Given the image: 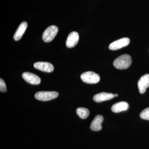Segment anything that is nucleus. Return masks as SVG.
<instances>
[{
  "instance_id": "obj_2",
  "label": "nucleus",
  "mask_w": 149,
  "mask_h": 149,
  "mask_svg": "<svg viewBox=\"0 0 149 149\" xmlns=\"http://www.w3.org/2000/svg\"><path fill=\"white\" fill-rule=\"evenodd\" d=\"M58 93L55 91H41L35 94V98L39 100L47 101L57 97Z\"/></svg>"
},
{
  "instance_id": "obj_12",
  "label": "nucleus",
  "mask_w": 149,
  "mask_h": 149,
  "mask_svg": "<svg viewBox=\"0 0 149 149\" xmlns=\"http://www.w3.org/2000/svg\"><path fill=\"white\" fill-rule=\"evenodd\" d=\"M27 27V23L26 22H22L14 35V39L15 41H18L22 37Z\"/></svg>"
},
{
  "instance_id": "obj_6",
  "label": "nucleus",
  "mask_w": 149,
  "mask_h": 149,
  "mask_svg": "<svg viewBox=\"0 0 149 149\" xmlns=\"http://www.w3.org/2000/svg\"><path fill=\"white\" fill-rule=\"evenodd\" d=\"M22 77L26 82L32 84L37 85L41 83V79L37 75L30 72H24L22 73Z\"/></svg>"
},
{
  "instance_id": "obj_17",
  "label": "nucleus",
  "mask_w": 149,
  "mask_h": 149,
  "mask_svg": "<svg viewBox=\"0 0 149 149\" xmlns=\"http://www.w3.org/2000/svg\"><path fill=\"white\" fill-rule=\"evenodd\" d=\"M115 97H118V94H115Z\"/></svg>"
},
{
  "instance_id": "obj_14",
  "label": "nucleus",
  "mask_w": 149,
  "mask_h": 149,
  "mask_svg": "<svg viewBox=\"0 0 149 149\" xmlns=\"http://www.w3.org/2000/svg\"><path fill=\"white\" fill-rule=\"evenodd\" d=\"M76 113L80 118L85 119L88 118L90 112L89 110L85 108L79 107L76 110Z\"/></svg>"
},
{
  "instance_id": "obj_3",
  "label": "nucleus",
  "mask_w": 149,
  "mask_h": 149,
  "mask_svg": "<svg viewBox=\"0 0 149 149\" xmlns=\"http://www.w3.org/2000/svg\"><path fill=\"white\" fill-rule=\"evenodd\" d=\"M81 80L84 83L88 84H95L100 81V76L98 74L93 71H88L81 74Z\"/></svg>"
},
{
  "instance_id": "obj_16",
  "label": "nucleus",
  "mask_w": 149,
  "mask_h": 149,
  "mask_svg": "<svg viewBox=\"0 0 149 149\" xmlns=\"http://www.w3.org/2000/svg\"><path fill=\"white\" fill-rule=\"evenodd\" d=\"M0 91L3 93H5L7 91L5 82L1 78L0 80Z\"/></svg>"
},
{
  "instance_id": "obj_8",
  "label": "nucleus",
  "mask_w": 149,
  "mask_h": 149,
  "mask_svg": "<svg viewBox=\"0 0 149 149\" xmlns=\"http://www.w3.org/2000/svg\"><path fill=\"white\" fill-rule=\"evenodd\" d=\"M34 66L36 69L45 72H52L54 70V67L52 64L50 63L46 62H38L35 63L34 65Z\"/></svg>"
},
{
  "instance_id": "obj_9",
  "label": "nucleus",
  "mask_w": 149,
  "mask_h": 149,
  "mask_svg": "<svg viewBox=\"0 0 149 149\" xmlns=\"http://www.w3.org/2000/svg\"><path fill=\"white\" fill-rule=\"evenodd\" d=\"M79 34L76 32H72L70 33L66 41V45L68 48H72L78 43L79 41Z\"/></svg>"
},
{
  "instance_id": "obj_5",
  "label": "nucleus",
  "mask_w": 149,
  "mask_h": 149,
  "mask_svg": "<svg viewBox=\"0 0 149 149\" xmlns=\"http://www.w3.org/2000/svg\"><path fill=\"white\" fill-rule=\"evenodd\" d=\"M130 42V39L128 37L121 38L112 42L109 48L111 50H116L128 46Z\"/></svg>"
},
{
  "instance_id": "obj_15",
  "label": "nucleus",
  "mask_w": 149,
  "mask_h": 149,
  "mask_svg": "<svg viewBox=\"0 0 149 149\" xmlns=\"http://www.w3.org/2000/svg\"><path fill=\"white\" fill-rule=\"evenodd\" d=\"M140 116L142 119L149 120V107L141 111Z\"/></svg>"
},
{
  "instance_id": "obj_4",
  "label": "nucleus",
  "mask_w": 149,
  "mask_h": 149,
  "mask_svg": "<svg viewBox=\"0 0 149 149\" xmlns=\"http://www.w3.org/2000/svg\"><path fill=\"white\" fill-rule=\"evenodd\" d=\"M58 28L55 25H51L46 29L42 35V39L46 42H49L53 40L58 32Z\"/></svg>"
},
{
  "instance_id": "obj_11",
  "label": "nucleus",
  "mask_w": 149,
  "mask_h": 149,
  "mask_svg": "<svg viewBox=\"0 0 149 149\" xmlns=\"http://www.w3.org/2000/svg\"><path fill=\"white\" fill-rule=\"evenodd\" d=\"M115 96L112 93H100L96 94L93 97V100L96 102H101L113 98Z\"/></svg>"
},
{
  "instance_id": "obj_7",
  "label": "nucleus",
  "mask_w": 149,
  "mask_h": 149,
  "mask_svg": "<svg viewBox=\"0 0 149 149\" xmlns=\"http://www.w3.org/2000/svg\"><path fill=\"white\" fill-rule=\"evenodd\" d=\"M139 92L143 94L149 87V74H144L140 78L138 83Z\"/></svg>"
},
{
  "instance_id": "obj_10",
  "label": "nucleus",
  "mask_w": 149,
  "mask_h": 149,
  "mask_svg": "<svg viewBox=\"0 0 149 149\" xmlns=\"http://www.w3.org/2000/svg\"><path fill=\"white\" fill-rule=\"evenodd\" d=\"M104 120V118L102 115L96 116L91 123L90 128L93 131H100L102 129V123Z\"/></svg>"
},
{
  "instance_id": "obj_13",
  "label": "nucleus",
  "mask_w": 149,
  "mask_h": 149,
  "mask_svg": "<svg viewBox=\"0 0 149 149\" xmlns=\"http://www.w3.org/2000/svg\"><path fill=\"white\" fill-rule=\"evenodd\" d=\"M129 107L128 103L125 102H120L114 104L112 106V111L114 113H119L120 112L127 110Z\"/></svg>"
},
{
  "instance_id": "obj_1",
  "label": "nucleus",
  "mask_w": 149,
  "mask_h": 149,
  "mask_svg": "<svg viewBox=\"0 0 149 149\" xmlns=\"http://www.w3.org/2000/svg\"><path fill=\"white\" fill-rule=\"evenodd\" d=\"M132 63L131 57L128 54L119 56L114 61L113 66L118 69H125L130 66Z\"/></svg>"
}]
</instances>
